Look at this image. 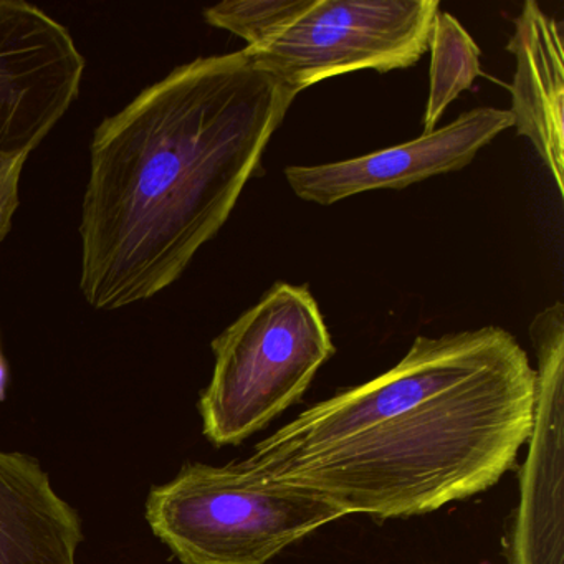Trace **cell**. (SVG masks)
<instances>
[{
    "mask_svg": "<svg viewBox=\"0 0 564 564\" xmlns=\"http://www.w3.org/2000/svg\"><path fill=\"white\" fill-rule=\"evenodd\" d=\"M534 384L507 329L417 336L394 368L316 402L242 462L345 517H421L511 470L533 425Z\"/></svg>",
    "mask_w": 564,
    "mask_h": 564,
    "instance_id": "1",
    "label": "cell"
},
{
    "mask_svg": "<svg viewBox=\"0 0 564 564\" xmlns=\"http://www.w3.org/2000/svg\"><path fill=\"white\" fill-rule=\"evenodd\" d=\"M296 97L243 48L180 65L105 118L78 229L85 302L113 312L177 282L262 174Z\"/></svg>",
    "mask_w": 564,
    "mask_h": 564,
    "instance_id": "2",
    "label": "cell"
},
{
    "mask_svg": "<svg viewBox=\"0 0 564 564\" xmlns=\"http://www.w3.org/2000/svg\"><path fill=\"white\" fill-rule=\"evenodd\" d=\"M341 518L326 501L243 462H191L147 501L151 530L183 564H269Z\"/></svg>",
    "mask_w": 564,
    "mask_h": 564,
    "instance_id": "3",
    "label": "cell"
},
{
    "mask_svg": "<svg viewBox=\"0 0 564 564\" xmlns=\"http://www.w3.org/2000/svg\"><path fill=\"white\" fill-rule=\"evenodd\" d=\"M204 435L240 445L305 395L336 348L308 285L279 282L213 341Z\"/></svg>",
    "mask_w": 564,
    "mask_h": 564,
    "instance_id": "4",
    "label": "cell"
},
{
    "mask_svg": "<svg viewBox=\"0 0 564 564\" xmlns=\"http://www.w3.org/2000/svg\"><path fill=\"white\" fill-rule=\"evenodd\" d=\"M438 0H315L253 64L295 91L359 70L388 74L429 51Z\"/></svg>",
    "mask_w": 564,
    "mask_h": 564,
    "instance_id": "5",
    "label": "cell"
},
{
    "mask_svg": "<svg viewBox=\"0 0 564 564\" xmlns=\"http://www.w3.org/2000/svg\"><path fill=\"white\" fill-rule=\"evenodd\" d=\"M85 62L70 31L22 0H0V163L29 160L80 97Z\"/></svg>",
    "mask_w": 564,
    "mask_h": 564,
    "instance_id": "6",
    "label": "cell"
},
{
    "mask_svg": "<svg viewBox=\"0 0 564 564\" xmlns=\"http://www.w3.org/2000/svg\"><path fill=\"white\" fill-rule=\"evenodd\" d=\"M536 352L533 425L520 471V500L511 514L510 564H564V306L531 319Z\"/></svg>",
    "mask_w": 564,
    "mask_h": 564,
    "instance_id": "7",
    "label": "cell"
},
{
    "mask_svg": "<svg viewBox=\"0 0 564 564\" xmlns=\"http://www.w3.org/2000/svg\"><path fill=\"white\" fill-rule=\"evenodd\" d=\"M513 127L510 110L475 108L441 130L366 156L318 166H289L286 183L306 203L332 206L369 191L405 189L464 170L481 148Z\"/></svg>",
    "mask_w": 564,
    "mask_h": 564,
    "instance_id": "8",
    "label": "cell"
},
{
    "mask_svg": "<svg viewBox=\"0 0 564 564\" xmlns=\"http://www.w3.org/2000/svg\"><path fill=\"white\" fill-rule=\"evenodd\" d=\"M517 62L511 84L513 127L528 138L564 196V51L561 25L524 2L507 45Z\"/></svg>",
    "mask_w": 564,
    "mask_h": 564,
    "instance_id": "9",
    "label": "cell"
},
{
    "mask_svg": "<svg viewBox=\"0 0 564 564\" xmlns=\"http://www.w3.org/2000/svg\"><path fill=\"white\" fill-rule=\"evenodd\" d=\"M80 517L28 455L0 451V564H77Z\"/></svg>",
    "mask_w": 564,
    "mask_h": 564,
    "instance_id": "10",
    "label": "cell"
},
{
    "mask_svg": "<svg viewBox=\"0 0 564 564\" xmlns=\"http://www.w3.org/2000/svg\"><path fill=\"white\" fill-rule=\"evenodd\" d=\"M429 51L431 82L422 134L432 133L448 105L457 100L465 90H470L475 80L484 75L480 68V48L462 28L460 22L441 9L432 25Z\"/></svg>",
    "mask_w": 564,
    "mask_h": 564,
    "instance_id": "11",
    "label": "cell"
},
{
    "mask_svg": "<svg viewBox=\"0 0 564 564\" xmlns=\"http://www.w3.org/2000/svg\"><path fill=\"white\" fill-rule=\"evenodd\" d=\"M315 0H226L204 11V21L259 51L302 18Z\"/></svg>",
    "mask_w": 564,
    "mask_h": 564,
    "instance_id": "12",
    "label": "cell"
},
{
    "mask_svg": "<svg viewBox=\"0 0 564 564\" xmlns=\"http://www.w3.org/2000/svg\"><path fill=\"white\" fill-rule=\"evenodd\" d=\"M28 160L2 161L0 163V243L12 230L15 213L21 206V177Z\"/></svg>",
    "mask_w": 564,
    "mask_h": 564,
    "instance_id": "13",
    "label": "cell"
},
{
    "mask_svg": "<svg viewBox=\"0 0 564 564\" xmlns=\"http://www.w3.org/2000/svg\"><path fill=\"white\" fill-rule=\"evenodd\" d=\"M9 384V365L2 352V343H0V402L6 401V392Z\"/></svg>",
    "mask_w": 564,
    "mask_h": 564,
    "instance_id": "14",
    "label": "cell"
},
{
    "mask_svg": "<svg viewBox=\"0 0 564 564\" xmlns=\"http://www.w3.org/2000/svg\"><path fill=\"white\" fill-rule=\"evenodd\" d=\"M484 564H487V563H484Z\"/></svg>",
    "mask_w": 564,
    "mask_h": 564,
    "instance_id": "15",
    "label": "cell"
}]
</instances>
